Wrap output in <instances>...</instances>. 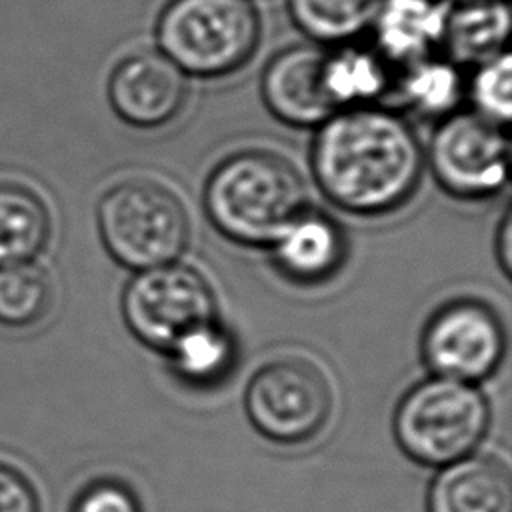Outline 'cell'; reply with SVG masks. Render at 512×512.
<instances>
[{"label":"cell","mask_w":512,"mask_h":512,"mask_svg":"<svg viewBox=\"0 0 512 512\" xmlns=\"http://www.w3.org/2000/svg\"><path fill=\"white\" fill-rule=\"evenodd\" d=\"M122 316L138 342L166 354L186 332L218 320V300L196 268L168 262L126 282Z\"/></svg>","instance_id":"obj_6"},{"label":"cell","mask_w":512,"mask_h":512,"mask_svg":"<svg viewBox=\"0 0 512 512\" xmlns=\"http://www.w3.org/2000/svg\"><path fill=\"white\" fill-rule=\"evenodd\" d=\"M276 270L290 282L312 286L332 278L346 260V236L324 212L306 208L270 246Z\"/></svg>","instance_id":"obj_13"},{"label":"cell","mask_w":512,"mask_h":512,"mask_svg":"<svg viewBox=\"0 0 512 512\" xmlns=\"http://www.w3.org/2000/svg\"><path fill=\"white\" fill-rule=\"evenodd\" d=\"M50 232V210L34 190L0 184V266L36 260Z\"/></svg>","instance_id":"obj_18"},{"label":"cell","mask_w":512,"mask_h":512,"mask_svg":"<svg viewBox=\"0 0 512 512\" xmlns=\"http://www.w3.org/2000/svg\"><path fill=\"white\" fill-rule=\"evenodd\" d=\"M452 0H380L368 28L370 44L392 66L440 54Z\"/></svg>","instance_id":"obj_12"},{"label":"cell","mask_w":512,"mask_h":512,"mask_svg":"<svg viewBox=\"0 0 512 512\" xmlns=\"http://www.w3.org/2000/svg\"><path fill=\"white\" fill-rule=\"evenodd\" d=\"M380 0H286L292 24L318 46H338L368 32Z\"/></svg>","instance_id":"obj_20"},{"label":"cell","mask_w":512,"mask_h":512,"mask_svg":"<svg viewBox=\"0 0 512 512\" xmlns=\"http://www.w3.org/2000/svg\"><path fill=\"white\" fill-rule=\"evenodd\" d=\"M466 98L472 110L496 124H506L512 116V64L510 54L478 64L466 80Z\"/></svg>","instance_id":"obj_22"},{"label":"cell","mask_w":512,"mask_h":512,"mask_svg":"<svg viewBox=\"0 0 512 512\" xmlns=\"http://www.w3.org/2000/svg\"><path fill=\"white\" fill-rule=\"evenodd\" d=\"M394 68L376 52L372 44L358 40L324 46L322 80L334 110L376 106L388 98Z\"/></svg>","instance_id":"obj_15"},{"label":"cell","mask_w":512,"mask_h":512,"mask_svg":"<svg viewBox=\"0 0 512 512\" xmlns=\"http://www.w3.org/2000/svg\"><path fill=\"white\" fill-rule=\"evenodd\" d=\"M428 512H512L508 466L488 454H468L442 466L428 488Z\"/></svg>","instance_id":"obj_14"},{"label":"cell","mask_w":512,"mask_h":512,"mask_svg":"<svg viewBox=\"0 0 512 512\" xmlns=\"http://www.w3.org/2000/svg\"><path fill=\"white\" fill-rule=\"evenodd\" d=\"M510 234H512V228H510V212H504L502 220H500V226L496 230V258L504 270L506 276H510Z\"/></svg>","instance_id":"obj_25"},{"label":"cell","mask_w":512,"mask_h":512,"mask_svg":"<svg viewBox=\"0 0 512 512\" xmlns=\"http://www.w3.org/2000/svg\"><path fill=\"white\" fill-rule=\"evenodd\" d=\"M260 32L252 0H168L154 24L156 50L194 78H222L246 66Z\"/></svg>","instance_id":"obj_3"},{"label":"cell","mask_w":512,"mask_h":512,"mask_svg":"<svg viewBox=\"0 0 512 512\" xmlns=\"http://www.w3.org/2000/svg\"><path fill=\"white\" fill-rule=\"evenodd\" d=\"M252 428L276 444L312 440L332 412V390L308 360L278 358L260 366L244 390Z\"/></svg>","instance_id":"obj_7"},{"label":"cell","mask_w":512,"mask_h":512,"mask_svg":"<svg viewBox=\"0 0 512 512\" xmlns=\"http://www.w3.org/2000/svg\"><path fill=\"white\" fill-rule=\"evenodd\" d=\"M388 98L420 118L442 120L466 98L464 70L444 54L420 58L394 68Z\"/></svg>","instance_id":"obj_17"},{"label":"cell","mask_w":512,"mask_h":512,"mask_svg":"<svg viewBox=\"0 0 512 512\" xmlns=\"http://www.w3.org/2000/svg\"><path fill=\"white\" fill-rule=\"evenodd\" d=\"M186 74L158 50L126 54L110 72L108 102L114 114L142 130L172 122L186 104Z\"/></svg>","instance_id":"obj_10"},{"label":"cell","mask_w":512,"mask_h":512,"mask_svg":"<svg viewBox=\"0 0 512 512\" xmlns=\"http://www.w3.org/2000/svg\"><path fill=\"white\" fill-rule=\"evenodd\" d=\"M488 426L490 404L476 384L434 374L400 398L392 420L402 452L430 468L476 452Z\"/></svg>","instance_id":"obj_4"},{"label":"cell","mask_w":512,"mask_h":512,"mask_svg":"<svg viewBox=\"0 0 512 512\" xmlns=\"http://www.w3.org/2000/svg\"><path fill=\"white\" fill-rule=\"evenodd\" d=\"M164 356L186 384L214 386L234 370L238 348L232 332L212 320L186 332Z\"/></svg>","instance_id":"obj_19"},{"label":"cell","mask_w":512,"mask_h":512,"mask_svg":"<svg viewBox=\"0 0 512 512\" xmlns=\"http://www.w3.org/2000/svg\"><path fill=\"white\" fill-rule=\"evenodd\" d=\"M70 512H142V504L128 484L102 478L76 496Z\"/></svg>","instance_id":"obj_23"},{"label":"cell","mask_w":512,"mask_h":512,"mask_svg":"<svg viewBox=\"0 0 512 512\" xmlns=\"http://www.w3.org/2000/svg\"><path fill=\"white\" fill-rule=\"evenodd\" d=\"M106 252L134 272L176 262L190 240L182 200L164 184L144 178L112 186L96 208Z\"/></svg>","instance_id":"obj_5"},{"label":"cell","mask_w":512,"mask_h":512,"mask_svg":"<svg viewBox=\"0 0 512 512\" xmlns=\"http://www.w3.org/2000/svg\"><path fill=\"white\" fill-rule=\"evenodd\" d=\"M324 46L302 42L276 52L264 66L260 96L268 112L294 128H316L336 114L322 80Z\"/></svg>","instance_id":"obj_11"},{"label":"cell","mask_w":512,"mask_h":512,"mask_svg":"<svg viewBox=\"0 0 512 512\" xmlns=\"http://www.w3.org/2000/svg\"><path fill=\"white\" fill-rule=\"evenodd\" d=\"M52 300V278L36 260L0 266V324L34 326L50 312Z\"/></svg>","instance_id":"obj_21"},{"label":"cell","mask_w":512,"mask_h":512,"mask_svg":"<svg viewBox=\"0 0 512 512\" xmlns=\"http://www.w3.org/2000/svg\"><path fill=\"white\" fill-rule=\"evenodd\" d=\"M424 166L420 140L392 108L340 110L316 126L312 176L340 210L380 216L398 210L416 192Z\"/></svg>","instance_id":"obj_1"},{"label":"cell","mask_w":512,"mask_h":512,"mask_svg":"<svg viewBox=\"0 0 512 512\" xmlns=\"http://www.w3.org/2000/svg\"><path fill=\"white\" fill-rule=\"evenodd\" d=\"M306 184L284 156L240 150L226 156L204 184V212L228 240L270 248L308 208Z\"/></svg>","instance_id":"obj_2"},{"label":"cell","mask_w":512,"mask_h":512,"mask_svg":"<svg viewBox=\"0 0 512 512\" xmlns=\"http://www.w3.org/2000/svg\"><path fill=\"white\" fill-rule=\"evenodd\" d=\"M508 28L506 0H454L446 14L440 54L460 68H474L506 52Z\"/></svg>","instance_id":"obj_16"},{"label":"cell","mask_w":512,"mask_h":512,"mask_svg":"<svg viewBox=\"0 0 512 512\" xmlns=\"http://www.w3.org/2000/svg\"><path fill=\"white\" fill-rule=\"evenodd\" d=\"M420 354L430 374L478 384L500 368L506 330L490 304L478 298H454L426 320Z\"/></svg>","instance_id":"obj_8"},{"label":"cell","mask_w":512,"mask_h":512,"mask_svg":"<svg viewBox=\"0 0 512 512\" xmlns=\"http://www.w3.org/2000/svg\"><path fill=\"white\" fill-rule=\"evenodd\" d=\"M508 158L502 126L474 110H456L438 120L428 148L436 182L462 200L498 194L506 186Z\"/></svg>","instance_id":"obj_9"},{"label":"cell","mask_w":512,"mask_h":512,"mask_svg":"<svg viewBox=\"0 0 512 512\" xmlns=\"http://www.w3.org/2000/svg\"><path fill=\"white\" fill-rule=\"evenodd\" d=\"M0 512H40V500L32 482L4 462H0Z\"/></svg>","instance_id":"obj_24"}]
</instances>
